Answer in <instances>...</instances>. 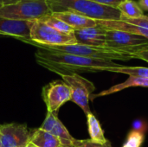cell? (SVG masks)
Returning a JSON list of instances; mask_svg holds the SVG:
<instances>
[{
  "mask_svg": "<svg viewBox=\"0 0 148 147\" xmlns=\"http://www.w3.org/2000/svg\"><path fill=\"white\" fill-rule=\"evenodd\" d=\"M35 55L39 65L59 75L84 72H114L122 66L114 61L69 55L42 49H39Z\"/></svg>",
  "mask_w": 148,
  "mask_h": 147,
  "instance_id": "1",
  "label": "cell"
},
{
  "mask_svg": "<svg viewBox=\"0 0 148 147\" xmlns=\"http://www.w3.org/2000/svg\"><path fill=\"white\" fill-rule=\"evenodd\" d=\"M52 11H72L87 17L99 20H120L121 11L114 7L97 3L90 0H47Z\"/></svg>",
  "mask_w": 148,
  "mask_h": 147,
  "instance_id": "2",
  "label": "cell"
},
{
  "mask_svg": "<svg viewBox=\"0 0 148 147\" xmlns=\"http://www.w3.org/2000/svg\"><path fill=\"white\" fill-rule=\"evenodd\" d=\"M23 42L35 45L38 47L39 49H46L49 51L86 56V57H91V58H96V59L109 60V61L118 60V61L126 62V61H129L132 59H135V55H136V54L133 52L120 49L111 48L108 46L95 47V46H88V45H83V44H79V43L69 44V45L49 46V45L37 44L30 40H26Z\"/></svg>",
  "mask_w": 148,
  "mask_h": 147,
  "instance_id": "3",
  "label": "cell"
},
{
  "mask_svg": "<svg viewBox=\"0 0 148 147\" xmlns=\"http://www.w3.org/2000/svg\"><path fill=\"white\" fill-rule=\"evenodd\" d=\"M51 14L47 0L24 1L3 5L0 9V18L19 21H37Z\"/></svg>",
  "mask_w": 148,
  "mask_h": 147,
  "instance_id": "4",
  "label": "cell"
},
{
  "mask_svg": "<svg viewBox=\"0 0 148 147\" xmlns=\"http://www.w3.org/2000/svg\"><path fill=\"white\" fill-rule=\"evenodd\" d=\"M30 41L37 44L49 46L77 43L75 34H66L60 32L39 20L31 22Z\"/></svg>",
  "mask_w": 148,
  "mask_h": 147,
  "instance_id": "5",
  "label": "cell"
},
{
  "mask_svg": "<svg viewBox=\"0 0 148 147\" xmlns=\"http://www.w3.org/2000/svg\"><path fill=\"white\" fill-rule=\"evenodd\" d=\"M62 81L66 82L71 89V99L74 103L79 106L84 113H91L89 107V98L95 88L92 81L81 76L79 74L62 75Z\"/></svg>",
  "mask_w": 148,
  "mask_h": 147,
  "instance_id": "6",
  "label": "cell"
},
{
  "mask_svg": "<svg viewBox=\"0 0 148 147\" xmlns=\"http://www.w3.org/2000/svg\"><path fill=\"white\" fill-rule=\"evenodd\" d=\"M106 38L108 47L127 50L134 54L148 49V39L123 30L106 29Z\"/></svg>",
  "mask_w": 148,
  "mask_h": 147,
  "instance_id": "7",
  "label": "cell"
},
{
  "mask_svg": "<svg viewBox=\"0 0 148 147\" xmlns=\"http://www.w3.org/2000/svg\"><path fill=\"white\" fill-rule=\"evenodd\" d=\"M42 99L47 113H57L59 108L71 99V89L63 81H55L42 88Z\"/></svg>",
  "mask_w": 148,
  "mask_h": 147,
  "instance_id": "8",
  "label": "cell"
},
{
  "mask_svg": "<svg viewBox=\"0 0 148 147\" xmlns=\"http://www.w3.org/2000/svg\"><path fill=\"white\" fill-rule=\"evenodd\" d=\"M30 134L25 125L6 124L0 126V147H25L30 141Z\"/></svg>",
  "mask_w": 148,
  "mask_h": 147,
  "instance_id": "9",
  "label": "cell"
},
{
  "mask_svg": "<svg viewBox=\"0 0 148 147\" xmlns=\"http://www.w3.org/2000/svg\"><path fill=\"white\" fill-rule=\"evenodd\" d=\"M97 24L105 29L123 30L148 39V16L146 15L138 18L121 16L120 20H99L97 21Z\"/></svg>",
  "mask_w": 148,
  "mask_h": 147,
  "instance_id": "10",
  "label": "cell"
},
{
  "mask_svg": "<svg viewBox=\"0 0 148 147\" xmlns=\"http://www.w3.org/2000/svg\"><path fill=\"white\" fill-rule=\"evenodd\" d=\"M40 128L58 138L63 147H73V141L75 139L70 135L65 126L60 121L57 113H47L46 118Z\"/></svg>",
  "mask_w": 148,
  "mask_h": 147,
  "instance_id": "11",
  "label": "cell"
},
{
  "mask_svg": "<svg viewBox=\"0 0 148 147\" xmlns=\"http://www.w3.org/2000/svg\"><path fill=\"white\" fill-rule=\"evenodd\" d=\"M31 22L0 18V36H10L20 40H30Z\"/></svg>",
  "mask_w": 148,
  "mask_h": 147,
  "instance_id": "12",
  "label": "cell"
},
{
  "mask_svg": "<svg viewBox=\"0 0 148 147\" xmlns=\"http://www.w3.org/2000/svg\"><path fill=\"white\" fill-rule=\"evenodd\" d=\"M74 34L79 44L95 47L107 46L106 29L98 24L95 27L75 30Z\"/></svg>",
  "mask_w": 148,
  "mask_h": 147,
  "instance_id": "13",
  "label": "cell"
},
{
  "mask_svg": "<svg viewBox=\"0 0 148 147\" xmlns=\"http://www.w3.org/2000/svg\"><path fill=\"white\" fill-rule=\"evenodd\" d=\"M53 16L63 21L75 30L82 29L86 28H91L97 26V21L81 14L72 12V11H63V12H55L51 14Z\"/></svg>",
  "mask_w": 148,
  "mask_h": 147,
  "instance_id": "14",
  "label": "cell"
},
{
  "mask_svg": "<svg viewBox=\"0 0 148 147\" xmlns=\"http://www.w3.org/2000/svg\"><path fill=\"white\" fill-rule=\"evenodd\" d=\"M29 142L37 147H63L58 138L41 128L32 131Z\"/></svg>",
  "mask_w": 148,
  "mask_h": 147,
  "instance_id": "15",
  "label": "cell"
},
{
  "mask_svg": "<svg viewBox=\"0 0 148 147\" xmlns=\"http://www.w3.org/2000/svg\"><path fill=\"white\" fill-rule=\"evenodd\" d=\"M135 87H144L147 88L148 87V79L146 78H141V77H136V76H129L127 80H126L124 82L116 84L113 87H111L108 89L103 90L101 93L94 95L95 98L96 97H102V96H107L110 95L118 92H121L126 88H135Z\"/></svg>",
  "mask_w": 148,
  "mask_h": 147,
  "instance_id": "16",
  "label": "cell"
},
{
  "mask_svg": "<svg viewBox=\"0 0 148 147\" xmlns=\"http://www.w3.org/2000/svg\"><path fill=\"white\" fill-rule=\"evenodd\" d=\"M87 120L90 140L98 144H106L108 140L106 139L101 125L96 117L92 113H88L87 115Z\"/></svg>",
  "mask_w": 148,
  "mask_h": 147,
  "instance_id": "17",
  "label": "cell"
},
{
  "mask_svg": "<svg viewBox=\"0 0 148 147\" xmlns=\"http://www.w3.org/2000/svg\"><path fill=\"white\" fill-rule=\"evenodd\" d=\"M117 9L121 11L122 17L138 18L144 16V11L140 7L138 2L134 0H125L118 5Z\"/></svg>",
  "mask_w": 148,
  "mask_h": 147,
  "instance_id": "18",
  "label": "cell"
},
{
  "mask_svg": "<svg viewBox=\"0 0 148 147\" xmlns=\"http://www.w3.org/2000/svg\"><path fill=\"white\" fill-rule=\"evenodd\" d=\"M39 21L43 22L44 23L51 26L52 28L56 29V30L62 32V33H66V34H74L75 29L70 27L69 24H67L66 23H64L63 21L53 16L52 15H49L46 16L42 18H41Z\"/></svg>",
  "mask_w": 148,
  "mask_h": 147,
  "instance_id": "19",
  "label": "cell"
},
{
  "mask_svg": "<svg viewBox=\"0 0 148 147\" xmlns=\"http://www.w3.org/2000/svg\"><path fill=\"white\" fill-rule=\"evenodd\" d=\"M114 73L126 74L129 76H136L148 79V68L146 67H130V66H121L116 68Z\"/></svg>",
  "mask_w": 148,
  "mask_h": 147,
  "instance_id": "20",
  "label": "cell"
},
{
  "mask_svg": "<svg viewBox=\"0 0 148 147\" xmlns=\"http://www.w3.org/2000/svg\"><path fill=\"white\" fill-rule=\"evenodd\" d=\"M145 139V133L140 129L132 130L122 147H140Z\"/></svg>",
  "mask_w": 148,
  "mask_h": 147,
  "instance_id": "21",
  "label": "cell"
},
{
  "mask_svg": "<svg viewBox=\"0 0 148 147\" xmlns=\"http://www.w3.org/2000/svg\"><path fill=\"white\" fill-rule=\"evenodd\" d=\"M73 147H112L109 141L106 144H98L91 141L90 139H74Z\"/></svg>",
  "mask_w": 148,
  "mask_h": 147,
  "instance_id": "22",
  "label": "cell"
},
{
  "mask_svg": "<svg viewBox=\"0 0 148 147\" xmlns=\"http://www.w3.org/2000/svg\"><path fill=\"white\" fill-rule=\"evenodd\" d=\"M90 1H93V2L97 3L104 4V5H107V6L117 8L118 5L120 3H121L122 2H124L125 0H90Z\"/></svg>",
  "mask_w": 148,
  "mask_h": 147,
  "instance_id": "23",
  "label": "cell"
},
{
  "mask_svg": "<svg viewBox=\"0 0 148 147\" xmlns=\"http://www.w3.org/2000/svg\"><path fill=\"white\" fill-rule=\"evenodd\" d=\"M135 59H140V60H142V61L148 62V49L137 53L135 55Z\"/></svg>",
  "mask_w": 148,
  "mask_h": 147,
  "instance_id": "24",
  "label": "cell"
},
{
  "mask_svg": "<svg viewBox=\"0 0 148 147\" xmlns=\"http://www.w3.org/2000/svg\"><path fill=\"white\" fill-rule=\"evenodd\" d=\"M138 3L143 11H148V0H138Z\"/></svg>",
  "mask_w": 148,
  "mask_h": 147,
  "instance_id": "25",
  "label": "cell"
},
{
  "mask_svg": "<svg viewBox=\"0 0 148 147\" xmlns=\"http://www.w3.org/2000/svg\"><path fill=\"white\" fill-rule=\"evenodd\" d=\"M24 1H31V0H3V5H9V4H13L20 2H24Z\"/></svg>",
  "mask_w": 148,
  "mask_h": 147,
  "instance_id": "26",
  "label": "cell"
},
{
  "mask_svg": "<svg viewBox=\"0 0 148 147\" xmlns=\"http://www.w3.org/2000/svg\"><path fill=\"white\" fill-rule=\"evenodd\" d=\"M25 147H37V146H36L35 145H33L32 143H30V142H29V143L27 145V146H25Z\"/></svg>",
  "mask_w": 148,
  "mask_h": 147,
  "instance_id": "27",
  "label": "cell"
},
{
  "mask_svg": "<svg viewBox=\"0 0 148 147\" xmlns=\"http://www.w3.org/2000/svg\"><path fill=\"white\" fill-rule=\"evenodd\" d=\"M3 6V0H0V9H1Z\"/></svg>",
  "mask_w": 148,
  "mask_h": 147,
  "instance_id": "28",
  "label": "cell"
}]
</instances>
